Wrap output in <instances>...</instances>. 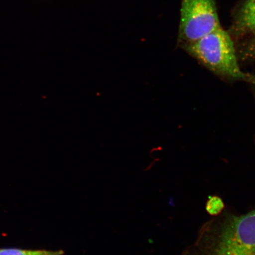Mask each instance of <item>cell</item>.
<instances>
[{
	"label": "cell",
	"instance_id": "1",
	"mask_svg": "<svg viewBox=\"0 0 255 255\" xmlns=\"http://www.w3.org/2000/svg\"><path fill=\"white\" fill-rule=\"evenodd\" d=\"M216 216L183 255H255V208L244 215Z\"/></svg>",
	"mask_w": 255,
	"mask_h": 255
},
{
	"label": "cell",
	"instance_id": "2",
	"mask_svg": "<svg viewBox=\"0 0 255 255\" xmlns=\"http://www.w3.org/2000/svg\"><path fill=\"white\" fill-rule=\"evenodd\" d=\"M191 55L220 75L255 84V78L239 67L230 35L221 27L195 42L183 46Z\"/></svg>",
	"mask_w": 255,
	"mask_h": 255
},
{
	"label": "cell",
	"instance_id": "3",
	"mask_svg": "<svg viewBox=\"0 0 255 255\" xmlns=\"http://www.w3.org/2000/svg\"><path fill=\"white\" fill-rule=\"evenodd\" d=\"M221 27L215 0H181L178 40L183 46Z\"/></svg>",
	"mask_w": 255,
	"mask_h": 255
},
{
	"label": "cell",
	"instance_id": "4",
	"mask_svg": "<svg viewBox=\"0 0 255 255\" xmlns=\"http://www.w3.org/2000/svg\"><path fill=\"white\" fill-rule=\"evenodd\" d=\"M239 33H251L255 36V0H246L239 9L235 22Z\"/></svg>",
	"mask_w": 255,
	"mask_h": 255
},
{
	"label": "cell",
	"instance_id": "5",
	"mask_svg": "<svg viewBox=\"0 0 255 255\" xmlns=\"http://www.w3.org/2000/svg\"><path fill=\"white\" fill-rule=\"evenodd\" d=\"M63 251L27 250L20 248H0V255H62Z\"/></svg>",
	"mask_w": 255,
	"mask_h": 255
},
{
	"label": "cell",
	"instance_id": "6",
	"mask_svg": "<svg viewBox=\"0 0 255 255\" xmlns=\"http://www.w3.org/2000/svg\"><path fill=\"white\" fill-rule=\"evenodd\" d=\"M224 207L222 200L218 197L213 196L207 201L206 208L209 215L216 216L222 213Z\"/></svg>",
	"mask_w": 255,
	"mask_h": 255
},
{
	"label": "cell",
	"instance_id": "7",
	"mask_svg": "<svg viewBox=\"0 0 255 255\" xmlns=\"http://www.w3.org/2000/svg\"><path fill=\"white\" fill-rule=\"evenodd\" d=\"M245 58L255 59V36L247 43L243 50Z\"/></svg>",
	"mask_w": 255,
	"mask_h": 255
}]
</instances>
